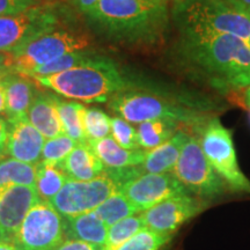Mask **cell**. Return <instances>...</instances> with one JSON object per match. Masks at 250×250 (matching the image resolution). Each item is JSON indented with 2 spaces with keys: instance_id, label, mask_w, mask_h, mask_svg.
Here are the masks:
<instances>
[{
  "instance_id": "obj_1",
  "label": "cell",
  "mask_w": 250,
  "mask_h": 250,
  "mask_svg": "<svg viewBox=\"0 0 250 250\" xmlns=\"http://www.w3.org/2000/svg\"><path fill=\"white\" fill-rule=\"evenodd\" d=\"M174 57L188 76L220 92L250 86V46L237 36L179 34Z\"/></svg>"
},
{
  "instance_id": "obj_2",
  "label": "cell",
  "mask_w": 250,
  "mask_h": 250,
  "mask_svg": "<svg viewBox=\"0 0 250 250\" xmlns=\"http://www.w3.org/2000/svg\"><path fill=\"white\" fill-rule=\"evenodd\" d=\"M96 33L129 45L155 44L169 26V4L155 0H99L85 14Z\"/></svg>"
},
{
  "instance_id": "obj_3",
  "label": "cell",
  "mask_w": 250,
  "mask_h": 250,
  "mask_svg": "<svg viewBox=\"0 0 250 250\" xmlns=\"http://www.w3.org/2000/svg\"><path fill=\"white\" fill-rule=\"evenodd\" d=\"M108 107L116 116L129 123L140 124L152 120H171L191 132H197L212 117L208 100L186 92H159L136 86L115 94Z\"/></svg>"
},
{
  "instance_id": "obj_4",
  "label": "cell",
  "mask_w": 250,
  "mask_h": 250,
  "mask_svg": "<svg viewBox=\"0 0 250 250\" xmlns=\"http://www.w3.org/2000/svg\"><path fill=\"white\" fill-rule=\"evenodd\" d=\"M31 79L64 98L86 103L108 102L115 94L136 86L122 73L116 62L94 52L70 70Z\"/></svg>"
},
{
  "instance_id": "obj_5",
  "label": "cell",
  "mask_w": 250,
  "mask_h": 250,
  "mask_svg": "<svg viewBox=\"0 0 250 250\" xmlns=\"http://www.w3.org/2000/svg\"><path fill=\"white\" fill-rule=\"evenodd\" d=\"M170 15L179 34H229L247 41L250 18L225 0H171Z\"/></svg>"
},
{
  "instance_id": "obj_6",
  "label": "cell",
  "mask_w": 250,
  "mask_h": 250,
  "mask_svg": "<svg viewBox=\"0 0 250 250\" xmlns=\"http://www.w3.org/2000/svg\"><path fill=\"white\" fill-rule=\"evenodd\" d=\"M198 132H190L171 173L188 192L211 202L223 196L228 187L206 159Z\"/></svg>"
},
{
  "instance_id": "obj_7",
  "label": "cell",
  "mask_w": 250,
  "mask_h": 250,
  "mask_svg": "<svg viewBox=\"0 0 250 250\" xmlns=\"http://www.w3.org/2000/svg\"><path fill=\"white\" fill-rule=\"evenodd\" d=\"M203 152L228 189L250 195V181L240 169L230 131L212 116L199 130Z\"/></svg>"
},
{
  "instance_id": "obj_8",
  "label": "cell",
  "mask_w": 250,
  "mask_h": 250,
  "mask_svg": "<svg viewBox=\"0 0 250 250\" xmlns=\"http://www.w3.org/2000/svg\"><path fill=\"white\" fill-rule=\"evenodd\" d=\"M87 46L86 36L56 28L11 52L12 70L26 76L34 68L49 64L70 52L86 50Z\"/></svg>"
},
{
  "instance_id": "obj_9",
  "label": "cell",
  "mask_w": 250,
  "mask_h": 250,
  "mask_svg": "<svg viewBox=\"0 0 250 250\" xmlns=\"http://www.w3.org/2000/svg\"><path fill=\"white\" fill-rule=\"evenodd\" d=\"M64 237V218L41 199L28 211L12 243L20 250H54Z\"/></svg>"
},
{
  "instance_id": "obj_10",
  "label": "cell",
  "mask_w": 250,
  "mask_h": 250,
  "mask_svg": "<svg viewBox=\"0 0 250 250\" xmlns=\"http://www.w3.org/2000/svg\"><path fill=\"white\" fill-rule=\"evenodd\" d=\"M117 190V183L105 171L90 181L67 179L61 191L48 203L62 218L76 217L94 211Z\"/></svg>"
},
{
  "instance_id": "obj_11",
  "label": "cell",
  "mask_w": 250,
  "mask_h": 250,
  "mask_svg": "<svg viewBox=\"0 0 250 250\" xmlns=\"http://www.w3.org/2000/svg\"><path fill=\"white\" fill-rule=\"evenodd\" d=\"M57 24V15L45 6H35L19 14L0 17V51L11 54L30 41L56 29Z\"/></svg>"
},
{
  "instance_id": "obj_12",
  "label": "cell",
  "mask_w": 250,
  "mask_h": 250,
  "mask_svg": "<svg viewBox=\"0 0 250 250\" xmlns=\"http://www.w3.org/2000/svg\"><path fill=\"white\" fill-rule=\"evenodd\" d=\"M208 204L210 202L186 192L165 199L142 212L140 215L145 228L173 235L184 223L204 211Z\"/></svg>"
},
{
  "instance_id": "obj_13",
  "label": "cell",
  "mask_w": 250,
  "mask_h": 250,
  "mask_svg": "<svg viewBox=\"0 0 250 250\" xmlns=\"http://www.w3.org/2000/svg\"><path fill=\"white\" fill-rule=\"evenodd\" d=\"M118 190L136 206L139 213L169 197L188 192L173 173H143L125 181Z\"/></svg>"
},
{
  "instance_id": "obj_14",
  "label": "cell",
  "mask_w": 250,
  "mask_h": 250,
  "mask_svg": "<svg viewBox=\"0 0 250 250\" xmlns=\"http://www.w3.org/2000/svg\"><path fill=\"white\" fill-rule=\"evenodd\" d=\"M40 201L35 186H12L0 195V241H13L28 211Z\"/></svg>"
},
{
  "instance_id": "obj_15",
  "label": "cell",
  "mask_w": 250,
  "mask_h": 250,
  "mask_svg": "<svg viewBox=\"0 0 250 250\" xmlns=\"http://www.w3.org/2000/svg\"><path fill=\"white\" fill-rule=\"evenodd\" d=\"M6 154L18 161L36 165L42 155L45 138L30 123L28 117L9 122Z\"/></svg>"
},
{
  "instance_id": "obj_16",
  "label": "cell",
  "mask_w": 250,
  "mask_h": 250,
  "mask_svg": "<svg viewBox=\"0 0 250 250\" xmlns=\"http://www.w3.org/2000/svg\"><path fill=\"white\" fill-rule=\"evenodd\" d=\"M5 83V115L9 122L27 117L31 103L36 96L33 81L26 76L11 72L4 78Z\"/></svg>"
},
{
  "instance_id": "obj_17",
  "label": "cell",
  "mask_w": 250,
  "mask_h": 250,
  "mask_svg": "<svg viewBox=\"0 0 250 250\" xmlns=\"http://www.w3.org/2000/svg\"><path fill=\"white\" fill-rule=\"evenodd\" d=\"M190 132L191 131L182 126L168 142L158 147L146 151L145 160L142 166H139L143 173H171L179 160L181 151H182L183 145L186 144Z\"/></svg>"
},
{
  "instance_id": "obj_18",
  "label": "cell",
  "mask_w": 250,
  "mask_h": 250,
  "mask_svg": "<svg viewBox=\"0 0 250 250\" xmlns=\"http://www.w3.org/2000/svg\"><path fill=\"white\" fill-rule=\"evenodd\" d=\"M67 179L90 181L105 174V167L88 143H78L59 165Z\"/></svg>"
},
{
  "instance_id": "obj_19",
  "label": "cell",
  "mask_w": 250,
  "mask_h": 250,
  "mask_svg": "<svg viewBox=\"0 0 250 250\" xmlns=\"http://www.w3.org/2000/svg\"><path fill=\"white\" fill-rule=\"evenodd\" d=\"M104 165L105 169H125L138 167L145 160L144 149H126L112 139L111 136L94 142H87Z\"/></svg>"
},
{
  "instance_id": "obj_20",
  "label": "cell",
  "mask_w": 250,
  "mask_h": 250,
  "mask_svg": "<svg viewBox=\"0 0 250 250\" xmlns=\"http://www.w3.org/2000/svg\"><path fill=\"white\" fill-rule=\"evenodd\" d=\"M27 117L45 139L64 133L54 94L37 93L28 110Z\"/></svg>"
},
{
  "instance_id": "obj_21",
  "label": "cell",
  "mask_w": 250,
  "mask_h": 250,
  "mask_svg": "<svg viewBox=\"0 0 250 250\" xmlns=\"http://www.w3.org/2000/svg\"><path fill=\"white\" fill-rule=\"evenodd\" d=\"M65 239L104 247L109 227L95 212L64 218Z\"/></svg>"
},
{
  "instance_id": "obj_22",
  "label": "cell",
  "mask_w": 250,
  "mask_h": 250,
  "mask_svg": "<svg viewBox=\"0 0 250 250\" xmlns=\"http://www.w3.org/2000/svg\"><path fill=\"white\" fill-rule=\"evenodd\" d=\"M182 125L171 120H152L138 124L137 138L140 149L149 151L173 138Z\"/></svg>"
},
{
  "instance_id": "obj_23",
  "label": "cell",
  "mask_w": 250,
  "mask_h": 250,
  "mask_svg": "<svg viewBox=\"0 0 250 250\" xmlns=\"http://www.w3.org/2000/svg\"><path fill=\"white\" fill-rule=\"evenodd\" d=\"M36 165L15 159L0 160V195L12 186H35Z\"/></svg>"
},
{
  "instance_id": "obj_24",
  "label": "cell",
  "mask_w": 250,
  "mask_h": 250,
  "mask_svg": "<svg viewBox=\"0 0 250 250\" xmlns=\"http://www.w3.org/2000/svg\"><path fill=\"white\" fill-rule=\"evenodd\" d=\"M67 181L65 171L59 165L41 160L36 164V183L35 187L41 199L50 202Z\"/></svg>"
},
{
  "instance_id": "obj_25",
  "label": "cell",
  "mask_w": 250,
  "mask_h": 250,
  "mask_svg": "<svg viewBox=\"0 0 250 250\" xmlns=\"http://www.w3.org/2000/svg\"><path fill=\"white\" fill-rule=\"evenodd\" d=\"M56 103L64 133L77 143H87L83 122L85 107L79 102L64 101L57 96Z\"/></svg>"
},
{
  "instance_id": "obj_26",
  "label": "cell",
  "mask_w": 250,
  "mask_h": 250,
  "mask_svg": "<svg viewBox=\"0 0 250 250\" xmlns=\"http://www.w3.org/2000/svg\"><path fill=\"white\" fill-rule=\"evenodd\" d=\"M96 214L102 219L103 223L108 227L112 226L123 219L131 217V215L139 213L136 206L122 193L120 190L115 191L111 196H109L101 205L94 210Z\"/></svg>"
},
{
  "instance_id": "obj_27",
  "label": "cell",
  "mask_w": 250,
  "mask_h": 250,
  "mask_svg": "<svg viewBox=\"0 0 250 250\" xmlns=\"http://www.w3.org/2000/svg\"><path fill=\"white\" fill-rule=\"evenodd\" d=\"M145 228L140 214H133L109 227L107 241L103 250H116L118 247Z\"/></svg>"
},
{
  "instance_id": "obj_28",
  "label": "cell",
  "mask_w": 250,
  "mask_h": 250,
  "mask_svg": "<svg viewBox=\"0 0 250 250\" xmlns=\"http://www.w3.org/2000/svg\"><path fill=\"white\" fill-rule=\"evenodd\" d=\"M83 122L87 142H94L110 136V117L101 109L85 107Z\"/></svg>"
},
{
  "instance_id": "obj_29",
  "label": "cell",
  "mask_w": 250,
  "mask_h": 250,
  "mask_svg": "<svg viewBox=\"0 0 250 250\" xmlns=\"http://www.w3.org/2000/svg\"><path fill=\"white\" fill-rule=\"evenodd\" d=\"M93 52L87 51V50H80V51H74L66 54L62 57L56 59V61L49 62V64L43 65L37 68H34L29 73L26 74L27 78H35V77H48L52 74L61 73V72L67 71L70 68L77 66L81 62H83L92 55Z\"/></svg>"
},
{
  "instance_id": "obj_30",
  "label": "cell",
  "mask_w": 250,
  "mask_h": 250,
  "mask_svg": "<svg viewBox=\"0 0 250 250\" xmlns=\"http://www.w3.org/2000/svg\"><path fill=\"white\" fill-rule=\"evenodd\" d=\"M171 237L173 235L156 233L144 228L116 250H161L170 241Z\"/></svg>"
},
{
  "instance_id": "obj_31",
  "label": "cell",
  "mask_w": 250,
  "mask_h": 250,
  "mask_svg": "<svg viewBox=\"0 0 250 250\" xmlns=\"http://www.w3.org/2000/svg\"><path fill=\"white\" fill-rule=\"evenodd\" d=\"M77 144L76 140L70 138L65 133L59 134L54 138L45 139L41 159L42 161L50 162V164L61 165L72 149L76 147Z\"/></svg>"
},
{
  "instance_id": "obj_32",
  "label": "cell",
  "mask_w": 250,
  "mask_h": 250,
  "mask_svg": "<svg viewBox=\"0 0 250 250\" xmlns=\"http://www.w3.org/2000/svg\"><path fill=\"white\" fill-rule=\"evenodd\" d=\"M110 136L122 147L140 149L136 129L124 118L120 116L110 117Z\"/></svg>"
},
{
  "instance_id": "obj_33",
  "label": "cell",
  "mask_w": 250,
  "mask_h": 250,
  "mask_svg": "<svg viewBox=\"0 0 250 250\" xmlns=\"http://www.w3.org/2000/svg\"><path fill=\"white\" fill-rule=\"evenodd\" d=\"M39 0H0V17L14 15L37 6Z\"/></svg>"
},
{
  "instance_id": "obj_34",
  "label": "cell",
  "mask_w": 250,
  "mask_h": 250,
  "mask_svg": "<svg viewBox=\"0 0 250 250\" xmlns=\"http://www.w3.org/2000/svg\"><path fill=\"white\" fill-rule=\"evenodd\" d=\"M54 250H103V247L90 245V243L78 241V240H66Z\"/></svg>"
},
{
  "instance_id": "obj_35",
  "label": "cell",
  "mask_w": 250,
  "mask_h": 250,
  "mask_svg": "<svg viewBox=\"0 0 250 250\" xmlns=\"http://www.w3.org/2000/svg\"><path fill=\"white\" fill-rule=\"evenodd\" d=\"M8 123L5 118L0 117V156L6 153V146L8 140Z\"/></svg>"
},
{
  "instance_id": "obj_36",
  "label": "cell",
  "mask_w": 250,
  "mask_h": 250,
  "mask_svg": "<svg viewBox=\"0 0 250 250\" xmlns=\"http://www.w3.org/2000/svg\"><path fill=\"white\" fill-rule=\"evenodd\" d=\"M11 72H13L11 54L0 51V77H6Z\"/></svg>"
},
{
  "instance_id": "obj_37",
  "label": "cell",
  "mask_w": 250,
  "mask_h": 250,
  "mask_svg": "<svg viewBox=\"0 0 250 250\" xmlns=\"http://www.w3.org/2000/svg\"><path fill=\"white\" fill-rule=\"evenodd\" d=\"M72 1H73L74 6H76L80 12L86 14L87 12L90 11L94 6L98 4L99 0H72Z\"/></svg>"
},
{
  "instance_id": "obj_38",
  "label": "cell",
  "mask_w": 250,
  "mask_h": 250,
  "mask_svg": "<svg viewBox=\"0 0 250 250\" xmlns=\"http://www.w3.org/2000/svg\"><path fill=\"white\" fill-rule=\"evenodd\" d=\"M225 1L228 2L229 5H232L233 7L239 9V11L247 12L250 11V0H225Z\"/></svg>"
},
{
  "instance_id": "obj_39",
  "label": "cell",
  "mask_w": 250,
  "mask_h": 250,
  "mask_svg": "<svg viewBox=\"0 0 250 250\" xmlns=\"http://www.w3.org/2000/svg\"><path fill=\"white\" fill-rule=\"evenodd\" d=\"M5 77H0V114L5 111Z\"/></svg>"
},
{
  "instance_id": "obj_40",
  "label": "cell",
  "mask_w": 250,
  "mask_h": 250,
  "mask_svg": "<svg viewBox=\"0 0 250 250\" xmlns=\"http://www.w3.org/2000/svg\"><path fill=\"white\" fill-rule=\"evenodd\" d=\"M0 250H20L18 247H15L12 242L0 241Z\"/></svg>"
},
{
  "instance_id": "obj_41",
  "label": "cell",
  "mask_w": 250,
  "mask_h": 250,
  "mask_svg": "<svg viewBox=\"0 0 250 250\" xmlns=\"http://www.w3.org/2000/svg\"><path fill=\"white\" fill-rule=\"evenodd\" d=\"M245 103L248 108V110L250 111V86L248 88H246V93H245Z\"/></svg>"
},
{
  "instance_id": "obj_42",
  "label": "cell",
  "mask_w": 250,
  "mask_h": 250,
  "mask_svg": "<svg viewBox=\"0 0 250 250\" xmlns=\"http://www.w3.org/2000/svg\"><path fill=\"white\" fill-rule=\"evenodd\" d=\"M155 1H159V2H164V4H169L170 0H155Z\"/></svg>"
},
{
  "instance_id": "obj_43",
  "label": "cell",
  "mask_w": 250,
  "mask_h": 250,
  "mask_svg": "<svg viewBox=\"0 0 250 250\" xmlns=\"http://www.w3.org/2000/svg\"><path fill=\"white\" fill-rule=\"evenodd\" d=\"M247 43H248V45L250 46V37H249V39H248V40H247Z\"/></svg>"
},
{
  "instance_id": "obj_44",
  "label": "cell",
  "mask_w": 250,
  "mask_h": 250,
  "mask_svg": "<svg viewBox=\"0 0 250 250\" xmlns=\"http://www.w3.org/2000/svg\"><path fill=\"white\" fill-rule=\"evenodd\" d=\"M247 15H248V17L250 18V11H249V12H247Z\"/></svg>"
}]
</instances>
